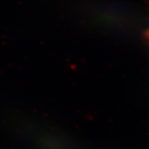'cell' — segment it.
<instances>
[{
    "label": "cell",
    "mask_w": 149,
    "mask_h": 149,
    "mask_svg": "<svg viewBox=\"0 0 149 149\" xmlns=\"http://www.w3.org/2000/svg\"><path fill=\"white\" fill-rule=\"evenodd\" d=\"M145 36H146V38L148 40V42H149V29L146 31V33H145Z\"/></svg>",
    "instance_id": "cell-1"
}]
</instances>
